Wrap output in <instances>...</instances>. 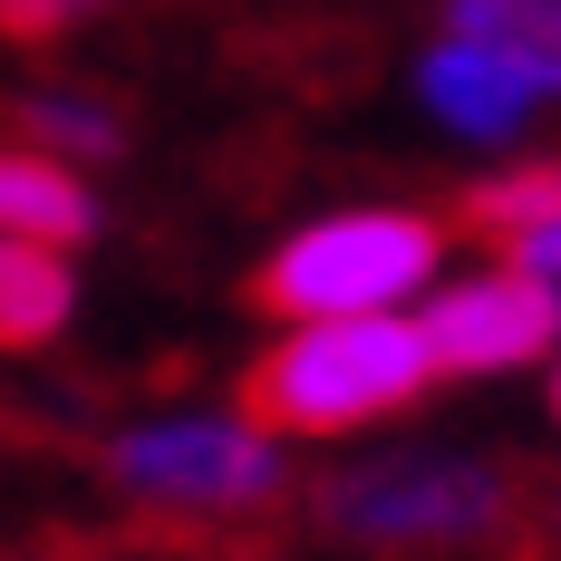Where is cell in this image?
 Segmentation results:
<instances>
[{
  "label": "cell",
  "mask_w": 561,
  "mask_h": 561,
  "mask_svg": "<svg viewBox=\"0 0 561 561\" xmlns=\"http://www.w3.org/2000/svg\"><path fill=\"white\" fill-rule=\"evenodd\" d=\"M20 126H30V156H58V165H78V156H116V146H126V126H116L98 98H30Z\"/></svg>",
  "instance_id": "obj_11"
},
{
  "label": "cell",
  "mask_w": 561,
  "mask_h": 561,
  "mask_svg": "<svg viewBox=\"0 0 561 561\" xmlns=\"http://www.w3.org/2000/svg\"><path fill=\"white\" fill-rule=\"evenodd\" d=\"M416 339H426L436 378H504V368H533V358L561 348V290L513 272V262H494V272H474V280L426 290Z\"/></svg>",
  "instance_id": "obj_5"
},
{
  "label": "cell",
  "mask_w": 561,
  "mask_h": 561,
  "mask_svg": "<svg viewBox=\"0 0 561 561\" xmlns=\"http://www.w3.org/2000/svg\"><path fill=\"white\" fill-rule=\"evenodd\" d=\"M436 388V358L407 310H368V320H310L280 330L252 368H242V426L262 436H358L378 416H407Z\"/></svg>",
  "instance_id": "obj_1"
},
{
  "label": "cell",
  "mask_w": 561,
  "mask_h": 561,
  "mask_svg": "<svg viewBox=\"0 0 561 561\" xmlns=\"http://www.w3.org/2000/svg\"><path fill=\"white\" fill-rule=\"evenodd\" d=\"M436 262H446V224H426V214H397V204L320 214L252 272V310L280 320V330L407 310V300L436 290Z\"/></svg>",
  "instance_id": "obj_2"
},
{
  "label": "cell",
  "mask_w": 561,
  "mask_h": 561,
  "mask_svg": "<svg viewBox=\"0 0 561 561\" xmlns=\"http://www.w3.org/2000/svg\"><path fill=\"white\" fill-rule=\"evenodd\" d=\"M446 39L504 58L533 78V98H561V0H455Z\"/></svg>",
  "instance_id": "obj_9"
},
{
  "label": "cell",
  "mask_w": 561,
  "mask_h": 561,
  "mask_svg": "<svg viewBox=\"0 0 561 561\" xmlns=\"http://www.w3.org/2000/svg\"><path fill=\"white\" fill-rule=\"evenodd\" d=\"M78 320V272L49 242H0V348H49Z\"/></svg>",
  "instance_id": "obj_10"
},
{
  "label": "cell",
  "mask_w": 561,
  "mask_h": 561,
  "mask_svg": "<svg viewBox=\"0 0 561 561\" xmlns=\"http://www.w3.org/2000/svg\"><path fill=\"white\" fill-rule=\"evenodd\" d=\"M504 262H513V272H533V280H552V290H561V224H552V232H533V242H523V252H504Z\"/></svg>",
  "instance_id": "obj_13"
},
{
  "label": "cell",
  "mask_w": 561,
  "mask_h": 561,
  "mask_svg": "<svg viewBox=\"0 0 561 561\" xmlns=\"http://www.w3.org/2000/svg\"><path fill=\"white\" fill-rule=\"evenodd\" d=\"M107 0H0V30L10 39H49V30H78V20H98Z\"/></svg>",
  "instance_id": "obj_12"
},
{
  "label": "cell",
  "mask_w": 561,
  "mask_h": 561,
  "mask_svg": "<svg viewBox=\"0 0 561 561\" xmlns=\"http://www.w3.org/2000/svg\"><path fill=\"white\" fill-rule=\"evenodd\" d=\"M552 416H561V348H552Z\"/></svg>",
  "instance_id": "obj_14"
},
{
  "label": "cell",
  "mask_w": 561,
  "mask_h": 561,
  "mask_svg": "<svg viewBox=\"0 0 561 561\" xmlns=\"http://www.w3.org/2000/svg\"><path fill=\"white\" fill-rule=\"evenodd\" d=\"M416 88H426V107L446 116L455 136H484V146H494V136H513L523 116L542 107L523 68L465 49V39H436V49H426V68H416Z\"/></svg>",
  "instance_id": "obj_7"
},
{
  "label": "cell",
  "mask_w": 561,
  "mask_h": 561,
  "mask_svg": "<svg viewBox=\"0 0 561 561\" xmlns=\"http://www.w3.org/2000/svg\"><path fill=\"white\" fill-rule=\"evenodd\" d=\"M446 242H494V252H523L533 232L561 224V156H533V165H504L484 184H465L446 214Z\"/></svg>",
  "instance_id": "obj_8"
},
{
  "label": "cell",
  "mask_w": 561,
  "mask_h": 561,
  "mask_svg": "<svg viewBox=\"0 0 561 561\" xmlns=\"http://www.w3.org/2000/svg\"><path fill=\"white\" fill-rule=\"evenodd\" d=\"M552 542H561V494H552Z\"/></svg>",
  "instance_id": "obj_15"
},
{
  "label": "cell",
  "mask_w": 561,
  "mask_h": 561,
  "mask_svg": "<svg viewBox=\"0 0 561 561\" xmlns=\"http://www.w3.org/2000/svg\"><path fill=\"white\" fill-rule=\"evenodd\" d=\"M107 484L156 513H252L280 494V446L242 416H146L107 436Z\"/></svg>",
  "instance_id": "obj_4"
},
{
  "label": "cell",
  "mask_w": 561,
  "mask_h": 561,
  "mask_svg": "<svg viewBox=\"0 0 561 561\" xmlns=\"http://www.w3.org/2000/svg\"><path fill=\"white\" fill-rule=\"evenodd\" d=\"M0 242H49V252L98 242L88 174L58 165V156H30V146H0Z\"/></svg>",
  "instance_id": "obj_6"
},
{
  "label": "cell",
  "mask_w": 561,
  "mask_h": 561,
  "mask_svg": "<svg viewBox=\"0 0 561 561\" xmlns=\"http://www.w3.org/2000/svg\"><path fill=\"white\" fill-rule=\"evenodd\" d=\"M504 513H513L504 474L474 455H378V465H348L339 484H320V523L339 542H368V552L484 542Z\"/></svg>",
  "instance_id": "obj_3"
}]
</instances>
